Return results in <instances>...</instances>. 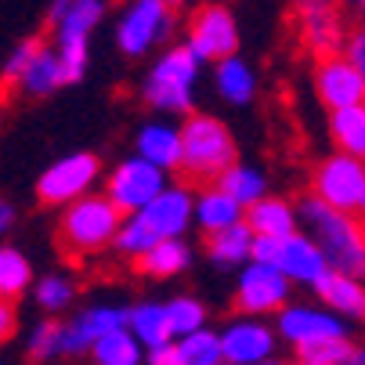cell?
I'll list each match as a JSON object with an SVG mask.
<instances>
[{"mask_svg":"<svg viewBox=\"0 0 365 365\" xmlns=\"http://www.w3.org/2000/svg\"><path fill=\"white\" fill-rule=\"evenodd\" d=\"M297 217L300 228L322 246L333 272L365 282V225L358 221V214H344L319 195H304L297 202Z\"/></svg>","mask_w":365,"mask_h":365,"instance_id":"obj_1","label":"cell"},{"mask_svg":"<svg viewBox=\"0 0 365 365\" xmlns=\"http://www.w3.org/2000/svg\"><path fill=\"white\" fill-rule=\"evenodd\" d=\"M192 221H195V192L188 185H170L160 199H152L145 210L123 221L116 250L127 257H141L163 239H181Z\"/></svg>","mask_w":365,"mask_h":365,"instance_id":"obj_2","label":"cell"},{"mask_svg":"<svg viewBox=\"0 0 365 365\" xmlns=\"http://www.w3.org/2000/svg\"><path fill=\"white\" fill-rule=\"evenodd\" d=\"M235 163L232 130L214 116L192 113L181 127V174L195 185H217Z\"/></svg>","mask_w":365,"mask_h":365,"instance_id":"obj_3","label":"cell"},{"mask_svg":"<svg viewBox=\"0 0 365 365\" xmlns=\"http://www.w3.org/2000/svg\"><path fill=\"white\" fill-rule=\"evenodd\" d=\"M123 228V214L120 206L109 195H83L73 206H66V217H62V246L76 257L98 253L106 246H116V235Z\"/></svg>","mask_w":365,"mask_h":365,"instance_id":"obj_4","label":"cell"},{"mask_svg":"<svg viewBox=\"0 0 365 365\" xmlns=\"http://www.w3.org/2000/svg\"><path fill=\"white\" fill-rule=\"evenodd\" d=\"M199 55L188 43L170 47L167 55L152 66V73L145 76V106L160 109V113H188L192 109V91L199 80Z\"/></svg>","mask_w":365,"mask_h":365,"instance_id":"obj_5","label":"cell"},{"mask_svg":"<svg viewBox=\"0 0 365 365\" xmlns=\"http://www.w3.org/2000/svg\"><path fill=\"white\" fill-rule=\"evenodd\" d=\"M311 195H319L344 214H358L365 202V160H354L347 152L326 155L311 178Z\"/></svg>","mask_w":365,"mask_h":365,"instance_id":"obj_6","label":"cell"},{"mask_svg":"<svg viewBox=\"0 0 365 365\" xmlns=\"http://www.w3.org/2000/svg\"><path fill=\"white\" fill-rule=\"evenodd\" d=\"M109 0H73L69 11L55 22V47L66 69V83L83 80L87 73V33L101 22Z\"/></svg>","mask_w":365,"mask_h":365,"instance_id":"obj_7","label":"cell"},{"mask_svg":"<svg viewBox=\"0 0 365 365\" xmlns=\"http://www.w3.org/2000/svg\"><path fill=\"white\" fill-rule=\"evenodd\" d=\"M167 188H170L167 170H160L155 163L141 160V155H130V160H123V163L113 170V178H109V185H106V195L120 206L123 217H130V214L145 210L152 199H160Z\"/></svg>","mask_w":365,"mask_h":365,"instance_id":"obj_8","label":"cell"},{"mask_svg":"<svg viewBox=\"0 0 365 365\" xmlns=\"http://www.w3.org/2000/svg\"><path fill=\"white\" fill-rule=\"evenodd\" d=\"M289 279L275 268V264H250L239 272V289H235V311L250 319L260 315H279V311L289 304Z\"/></svg>","mask_w":365,"mask_h":365,"instance_id":"obj_9","label":"cell"},{"mask_svg":"<svg viewBox=\"0 0 365 365\" xmlns=\"http://www.w3.org/2000/svg\"><path fill=\"white\" fill-rule=\"evenodd\" d=\"M101 174V163H98V155L91 152H73L66 155V160L58 163H51L40 181H36V195L51 206H73L76 199H83L94 185V178Z\"/></svg>","mask_w":365,"mask_h":365,"instance_id":"obj_10","label":"cell"},{"mask_svg":"<svg viewBox=\"0 0 365 365\" xmlns=\"http://www.w3.org/2000/svg\"><path fill=\"white\" fill-rule=\"evenodd\" d=\"M275 329L293 351L347 336V322L340 315H333L329 307H311V304H286L275 315Z\"/></svg>","mask_w":365,"mask_h":365,"instance_id":"obj_11","label":"cell"},{"mask_svg":"<svg viewBox=\"0 0 365 365\" xmlns=\"http://www.w3.org/2000/svg\"><path fill=\"white\" fill-rule=\"evenodd\" d=\"M174 26V11L163 0H130V8L123 11L116 26V43L123 55L141 58L152 43H160Z\"/></svg>","mask_w":365,"mask_h":365,"instance_id":"obj_12","label":"cell"},{"mask_svg":"<svg viewBox=\"0 0 365 365\" xmlns=\"http://www.w3.org/2000/svg\"><path fill=\"white\" fill-rule=\"evenodd\" d=\"M185 43L199 55V62H225L239 47V26L225 4H206L195 11Z\"/></svg>","mask_w":365,"mask_h":365,"instance_id":"obj_13","label":"cell"},{"mask_svg":"<svg viewBox=\"0 0 365 365\" xmlns=\"http://www.w3.org/2000/svg\"><path fill=\"white\" fill-rule=\"evenodd\" d=\"M275 344H279V329L250 315H235L221 329V347L228 365H264L275 358Z\"/></svg>","mask_w":365,"mask_h":365,"instance_id":"obj_14","label":"cell"},{"mask_svg":"<svg viewBox=\"0 0 365 365\" xmlns=\"http://www.w3.org/2000/svg\"><path fill=\"white\" fill-rule=\"evenodd\" d=\"M315 91L329 113H340L365 101V76L347 55H326L315 66Z\"/></svg>","mask_w":365,"mask_h":365,"instance_id":"obj_15","label":"cell"},{"mask_svg":"<svg viewBox=\"0 0 365 365\" xmlns=\"http://www.w3.org/2000/svg\"><path fill=\"white\" fill-rule=\"evenodd\" d=\"M272 264L289 279V282H304L315 289L333 268H329V260L322 253V246L311 239L307 232H297V235H286L275 242V260Z\"/></svg>","mask_w":365,"mask_h":365,"instance_id":"obj_16","label":"cell"},{"mask_svg":"<svg viewBox=\"0 0 365 365\" xmlns=\"http://www.w3.org/2000/svg\"><path fill=\"white\" fill-rule=\"evenodd\" d=\"M130 307L116 304H91L66 322V354H91L101 336H109L127 326Z\"/></svg>","mask_w":365,"mask_h":365,"instance_id":"obj_17","label":"cell"},{"mask_svg":"<svg viewBox=\"0 0 365 365\" xmlns=\"http://www.w3.org/2000/svg\"><path fill=\"white\" fill-rule=\"evenodd\" d=\"M297 19H300L304 40L319 51V58L336 55V43H340L336 0H297Z\"/></svg>","mask_w":365,"mask_h":365,"instance_id":"obj_18","label":"cell"},{"mask_svg":"<svg viewBox=\"0 0 365 365\" xmlns=\"http://www.w3.org/2000/svg\"><path fill=\"white\" fill-rule=\"evenodd\" d=\"M246 221V206L239 199H232L225 188H202L195 195V225L206 232V235H217V232H228L235 225Z\"/></svg>","mask_w":365,"mask_h":365,"instance_id":"obj_19","label":"cell"},{"mask_svg":"<svg viewBox=\"0 0 365 365\" xmlns=\"http://www.w3.org/2000/svg\"><path fill=\"white\" fill-rule=\"evenodd\" d=\"M246 225L257 239H286V235H297V210L286 202V199H275V195H264L260 202L246 206Z\"/></svg>","mask_w":365,"mask_h":365,"instance_id":"obj_20","label":"cell"},{"mask_svg":"<svg viewBox=\"0 0 365 365\" xmlns=\"http://www.w3.org/2000/svg\"><path fill=\"white\" fill-rule=\"evenodd\" d=\"M138 155L148 163H155L160 170H181V130L170 127V123H145L138 130V141H134Z\"/></svg>","mask_w":365,"mask_h":365,"instance_id":"obj_21","label":"cell"},{"mask_svg":"<svg viewBox=\"0 0 365 365\" xmlns=\"http://www.w3.org/2000/svg\"><path fill=\"white\" fill-rule=\"evenodd\" d=\"M127 329L141 340L145 351H155V347L174 344V329H170L167 304H160V300H141V304H134L130 315H127Z\"/></svg>","mask_w":365,"mask_h":365,"instance_id":"obj_22","label":"cell"},{"mask_svg":"<svg viewBox=\"0 0 365 365\" xmlns=\"http://www.w3.org/2000/svg\"><path fill=\"white\" fill-rule=\"evenodd\" d=\"M315 293L322 297V304L340 319H365V282L361 279H351V275H340V272H329Z\"/></svg>","mask_w":365,"mask_h":365,"instance_id":"obj_23","label":"cell"},{"mask_svg":"<svg viewBox=\"0 0 365 365\" xmlns=\"http://www.w3.org/2000/svg\"><path fill=\"white\" fill-rule=\"evenodd\" d=\"M253 242H257V235L242 221L228 232L206 235V257H210L217 268H239V264H250L253 260Z\"/></svg>","mask_w":365,"mask_h":365,"instance_id":"obj_24","label":"cell"},{"mask_svg":"<svg viewBox=\"0 0 365 365\" xmlns=\"http://www.w3.org/2000/svg\"><path fill=\"white\" fill-rule=\"evenodd\" d=\"M192 260V250L185 239H163L155 242L148 253L138 257V272L141 275H155V279H170V275H181Z\"/></svg>","mask_w":365,"mask_h":365,"instance_id":"obj_25","label":"cell"},{"mask_svg":"<svg viewBox=\"0 0 365 365\" xmlns=\"http://www.w3.org/2000/svg\"><path fill=\"white\" fill-rule=\"evenodd\" d=\"M91 354H94V365H148V351L141 347V340L127 326L101 336Z\"/></svg>","mask_w":365,"mask_h":365,"instance_id":"obj_26","label":"cell"},{"mask_svg":"<svg viewBox=\"0 0 365 365\" xmlns=\"http://www.w3.org/2000/svg\"><path fill=\"white\" fill-rule=\"evenodd\" d=\"M329 134L336 141L340 152L354 155V160H365V101L340 113H329Z\"/></svg>","mask_w":365,"mask_h":365,"instance_id":"obj_27","label":"cell"},{"mask_svg":"<svg viewBox=\"0 0 365 365\" xmlns=\"http://www.w3.org/2000/svg\"><path fill=\"white\" fill-rule=\"evenodd\" d=\"M62 83H66V69H62V58H58V47H43L19 87L26 94H33V98H47V94H55Z\"/></svg>","mask_w":365,"mask_h":365,"instance_id":"obj_28","label":"cell"},{"mask_svg":"<svg viewBox=\"0 0 365 365\" xmlns=\"http://www.w3.org/2000/svg\"><path fill=\"white\" fill-rule=\"evenodd\" d=\"M214 80H217L221 98H225V101H232V106H246V101L253 98V91H257V76H253V69H250L239 55H232V58L217 62Z\"/></svg>","mask_w":365,"mask_h":365,"instance_id":"obj_29","label":"cell"},{"mask_svg":"<svg viewBox=\"0 0 365 365\" xmlns=\"http://www.w3.org/2000/svg\"><path fill=\"white\" fill-rule=\"evenodd\" d=\"M33 286V264L26 260L22 250L0 246V300H19Z\"/></svg>","mask_w":365,"mask_h":365,"instance_id":"obj_30","label":"cell"},{"mask_svg":"<svg viewBox=\"0 0 365 365\" xmlns=\"http://www.w3.org/2000/svg\"><path fill=\"white\" fill-rule=\"evenodd\" d=\"M178 358H181V365H228L225 347H221V333H214V329H199L192 336H181Z\"/></svg>","mask_w":365,"mask_h":365,"instance_id":"obj_31","label":"cell"},{"mask_svg":"<svg viewBox=\"0 0 365 365\" xmlns=\"http://www.w3.org/2000/svg\"><path fill=\"white\" fill-rule=\"evenodd\" d=\"M217 188H225L232 199H239L242 206H253V202H260L268 195V181H264V174H260L257 167H242V163H235L221 181H217Z\"/></svg>","mask_w":365,"mask_h":365,"instance_id":"obj_32","label":"cell"},{"mask_svg":"<svg viewBox=\"0 0 365 365\" xmlns=\"http://www.w3.org/2000/svg\"><path fill=\"white\" fill-rule=\"evenodd\" d=\"M167 315H170L174 340L206 329V307H202V300H195V297H174V300L167 304Z\"/></svg>","mask_w":365,"mask_h":365,"instance_id":"obj_33","label":"cell"},{"mask_svg":"<svg viewBox=\"0 0 365 365\" xmlns=\"http://www.w3.org/2000/svg\"><path fill=\"white\" fill-rule=\"evenodd\" d=\"M36 304L47 311V315H58V311H66L76 297V282L69 275H43L36 282Z\"/></svg>","mask_w":365,"mask_h":365,"instance_id":"obj_34","label":"cell"},{"mask_svg":"<svg viewBox=\"0 0 365 365\" xmlns=\"http://www.w3.org/2000/svg\"><path fill=\"white\" fill-rule=\"evenodd\" d=\"M58 354H66V322L47 319L29 333V358L47 361V358H58Z\"/></svg>","mask_w":365,"mask_h":365,"instance_id":"obj_35","label":"cell"},{"mask_svg":"<svg viewBox=\"0 0 365 365\" xmlns=\"http://www.w3.org/2000/svg\"><path fill=\"white\" fill-rule=\"evenodd\" d=\"M354 354V344L351 336H340V340H322V344H311L304 351H297V361H315V365H347Z\"/></svg>","mask_w":365,"mask_h":365,"instance_id":"obj_36","label":"cell"},{"mask_svg":"<svg viewBox=\"0 0 365 365\" xmlns=\"http://www.w3.org/2000/svg\"><path fill=\"white\" fill-rule=\"evenodd\" d=\"M43 47H47L43 40H22L8 55V62H4V83H22V76L29 73V66L36 62V55Z\"/></svg>","mask_w":365,"mask_h":365,"instance_id":"obj_37","label":"cell"},{"mask_svg":"<svg viewBox=\"0 0 365 365\" xmlns=\"http://www.w3.org/2000/svg\"><path fill=\"white\" fill-rule=\"evenodd\" d=\"M344 55H347V58L354 62V69L365 76V29H361V33H354V36H347Z\"/></svg>","mask_w":365,"mask_h":365,"instance_id":"obj_38","label":"cell"},{"mask_svg":"<svg viewBox=\"0 0 365 365\" xmlns=\"http://www.w3.org/2000/svg\"><path fill=\"white\" fill-rule=\"evenodd\" d=\"M15 326H19V315H15L11 300H0V344H8V340H11Z\"/></svg>","mask_w":365,"mask_h":365,"instance_id":"obj_39","label":"cell"},{"mask_svg":"<svg viewBox=\"0 0 365 365\" xmlns=\"http://www.w3.org/2000/svg\"><path fill=\"white\" fill-rule=\"evenodd\" d=\"M148 365H181V358H178V340L167 344V347L148 351Z\"/></svg>","mask_w":365,"mask_h":365,"instance_id":"obj_40","label":"cell"},{"mask_svg":"<svg viewBox=\"0 0 365 365\" xmlns=\"http://www.w3.org/2000/svg\"><path fill=\"white\" fill-rule=\"evenodd\" d=\"M11 225H15V206L0 199V235H4V232H11Z\"/></svg>","mask_w":365,"mask_h":365,"instance_id":"obj_41","label":"cell"},{"mask_svg":"<svg viewBox=\"0 0 365 365\" xmlns=\"http://www.w3.org/2000/svg\"><path fill=\"white\" fill-rule=\"evenodd\" d=\"M69 4H73V0H55V4H51V22H58L69 11Z\"/></svg>","mask_w":365,"mask_h":365,"instance_id":"obj_42","label":"cell"},{"mask_svg":"<svg viewBox=\"0 0 365 365\" xmlns=\"http://www.w3.org/2000/svg\"><path fill=\"white\" fill-rule=\"evenodd\" d=\"M347 365H365V347H354V354H351Z\"/></svg>","mask_w":365,"mask_h":365,"instance_id":"obj_43","label":"cell"},{"mask_svg":"<svg viewBox=\"0 0 365 365\" xmlns=\"http://www.w3.org/2000/svg\"><path fill=\"white\" fill-rule=\"evenodd\" d=\"M163 4H167V8H170V11H178V8H181V4H185V0H163Z\"/></svg>","mask_w":365,"mask_h":365,"instance_id":"obj_44","label":"cell"},{"mask_svg":"<svg viewBox=\"0 0 365 365\" xmlns=\"http://www.w3.org/2000/svg\"><path fill=\"white\" fill-rule=\"evenodd\" d=\"M354 4H358V11H361V19H365V0H354Z\"/></svg>","mask_w":365,"mask_h":365,"instance_id":"obj_45","label":"cell"},{"mask_svg":"<svg viewBox=\"0 0 365 365\" xmlns=\"http://www.w3.org/2000/svg\"><path fill=\"white\" fill-rule=\"evenodd\" d=\"M264 365H286V361H279V358H272V361H264Z\"/></svg>","mask_w":365,"mask_h":365,"instance_id":"obj_46","label":"cell"},{"mask_svg":"<svg viewBox=\"0 0 365 365\" xmlns=\"http://www.w3.org/2000/svg\"><path fill=\"white\" fill-rule=\"evenodd\" d=\"M297 365H315V361H297Z\"/></svg>","mask_w":365,"mask_h":365,"instance_id":"obj_47","label":"cell"},{"mask_svg":"<svg viewBox=\"0 0 365 365\" xmlns=\"http://www.w3.org/2000/svg\"><path fill=\"white\" fill-rule=\"evenodd\" d=\"M361 214H365V202H361Z\"/></svg>","mask_w":365,"mask_h":365,"instance_id":"obj_48","label":"cell"},{"mask_svg":"<svg viewBox=\"0 0 365 365\" xmlns=\"http://www.w3.org/2000/svg\"><path fill=\"white\" fill-rule=\"evenodd\" d=\"M361 326H365V319H361Z\"/></svg>","mask_w":365,"mask_h":365,"instance_id":"obj_49","label":"cell"},{"mask_svg":"<svg viewBox=\"0 0 365 365\" xmlns=\"http://www.w3.org/2000/svg\"><path fill=\"white\" fill-rule=\"evenodd\" d=\"M0 365H4V361H0Z\"/></svg>","mask_w":365,"mask_h":365,"instance_id":"obj_50","label":"cell"}]
</instances>
